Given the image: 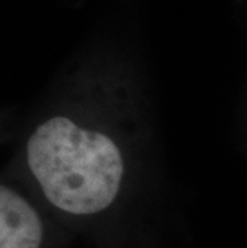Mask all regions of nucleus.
I'll return each mask as SVG.
<instances>
[{"instance_id": "obj_2", "label": "nucleus", "mask_w": 247, "mask_h": 248, "mask_svg": "<svg viewBox=\"0 0 247 248\" xmlns=\"http://www.w3.org/2000/svg\"><path fill=\"white\" fill-rule=\"evenodd\" d=\"M42 237V221L28 200L0 187V248H40Z\"/></svg>"}, {"instance_id": "obj_1", "label": "nucleus", "mask_w": 247, "mask_h": 248, "mask_svg": "<svg viewBox=\"0 0 247 248\" xmlns=\"http://www.w3.org/2000/svg\"><path fill=\"white\" fill-rule=\"evenodd\" d=\"M28 163L45 197L72 215L108 208L124 176L122 155L109 136L61 115L40 124L29 136Z\"/></svg>"}]
</instances>
